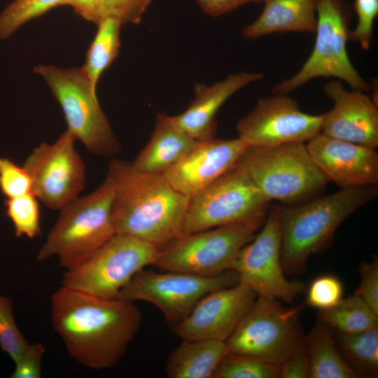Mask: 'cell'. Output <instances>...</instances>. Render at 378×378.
Instances as JSON below:
<instances>
[{
	"label": "cell",
	"instance_id": "cell-1",
	"mask_svg": "<svg viewBox=\"0 0 378 378\" xmlns=\"http://www.w3.org/2000/svg\"><path fill=\"white\" fill-rule=\"evenodd\" d=\"M51 321L69 355L99 370L115 366L124 357L139 330L141 314L132 302L61 286L51 297Z\"/></svg>",
	"mask_w": 378,
	"mask_h": 378
},
{
	"label": "cell",
	"instance_id": "cell-2",
	"mask_svg": "<svg viewBox=\"0 0 378 378\" xmlns=\"http://www.w3.org/2000/svg\"><path fill=\"white\" fill-rule=\"evenodd\" d=\"M107 175L115 187V234L135 237L159 248L182 234L189 197L177 191L163 175L138 172L121 160L110 162Z\"/></svg>",
	"mask_w": 378,
	"mask_h": 378
},
{
	"label": "cell",
	"instance_id": "cell-3",
	"mask_svg": "<svg viewBox=\"0 0 378 378\" xmlns=\"http://www.w3.org/2000/svg\"><path fill=\"white\" fill-rule=\"evenodd\" d=\"M377 195V186L346 188L295 205L278 206L284 272H302L309 256L330 240L342 223Z\"/></svg>",
	"mask_w": 378,
	"mask_h": 378
},
{
	"label": "cell",
	"instance_id": "cell-4",
	"mask_svg": "<svg viewBox=\"0 0 378 378\" xmlns=\"http://www.w3.org/2000/svg\"><path fill=\"white\" fill-rule=\"evenodd\" d=\"M114 195L113 182L106 174L92 192L62 207L36 260L42 262L55 256L69 270L87 259L115 234L112 220Z\"/></svg>",
	"mask_w": 378,
	"mask_h": 378
},
{
	"label": "cell",
	"instance_id": "cell-5",
	"mask_svg": "<svg viewBox=\"0 0 378 378\" xmlns=\"http://www.w3.org/2000/svg\"><path fill=\"white\" fill-rule=\"evenodd\" d=\"M238 163L269 202L297 204L311 198L329 182L303 142L248 146Z\"/></svg>",
	"mask_w": 378,
	"mask_h": 378
},
{
	"label": "cell",
	"instance_id": "cell-6",
	"mask_svg": "<svg viewBox=\"0 0 378 378\" xmlns=\"http://www.w3.org/2000/svg\"><path fill=\"white\" fill-rule=\"evenodd\" d=\"M316 39L313 50L300 70L272 88V94H288L319 77H334L346 83L352 90L365 92L370 85L361 76L350 60L351 10L344 0H317Z\"/></svg>",
	"mask_w": 378,
	"mask_h": 378
},
{
	"label": "cell",
	"instance_id": "cell-7",
	"mask_svg": "<svg viewBox=\"0 0 378 378\" xmlns=\"http://www.w3.org/2000/svg\"><path fill=\"white\" fill-rule=\"evenodd\" d=\"M265 218L181 234L159 248L153 265L162 271L202 276L232 270L241 249L254 237Z\"/></svg>",
	"mask_w": 378,
	"mask_h": 378
},
{
	"label": "cell",
	"instance_id": "cell-8",
	"mask_svg": "<svg viewBox=\"0 0 378 378\" xmlns=\"http://www.w3.org/2000/svg\"><path fill=\"white\" fill-rule=\"evenodd\" d=\"M34 71L41 76L59 104L69 131L90 153L109 157L120 151L110 122L81 68L62 69L40 64Z\"/></svg>",
	"mask_w": 378,
	"mask_h": 378
},
{
	"label": "cell",
	"instance_id": "cell-9",
	"mask_svg": "<svg viewBox=\"0 0 378 378\" xmlns=\"http://www.w3.org/2000/svg\"><path fill=\"white\" fill-rule=\"evenodd\" d=\"M301 307L258 296L226 340L227 353L279 365L305 344L298 320Z\"/></svg>",
	"mask_w": 378,
	"mask_h": 378
},
{
	"label": "cell",
	"instance_id": "cell-10",
	"mask_svg": "<svg viewBox=\"0 0 378 378\" xmlns=\"http://www.w3.org/2000/svg\"><path fill=\"white\" fill-rule=\"evenodd\" d=\"M269 202L238 163L189 197L182 234L266 218Z\"/></svg>",
	"mask_w": 378,
	"mask_h": 378
},
{
	"label": "cell",
	"instance_id": "cell-11",
	"mask_svg": "<svg viewBox=\"0 0 378 378\" xmlns=\"http://www.w3.org/2000/svg\"><path fill=\"white\" fill-rule=\"evenodd\" d=\"M159 248L135 237L115 234L76 267L66 270L62 286L106 298L120 291L154 262Z\"/></svg>",
	"mask_w": 378,
	"mask_h": 378
},
{
	"label": "cell",
	"instance_id": "cell-12",
	"mask_svg": "<svg viewBox=\"0 0 378 378\" xmlns=\"http://www.w3.org/2000/svg\"><path fill=\"white\" fill-rule=\"evenodd\" d=\"M239 283L232 270L215 276H202L143 269L120 291L118 298L151 303L173 326L183 320L206 294Z\"/></svg>",
	"mask_w": 378,
	"mask_h": 378
},
{
	"label": "cell",
	"instance_id": "cell-13",
	"mask_svg": "<svg viewBox=\"0 0 378 378\" xmlns=\"http://www.w3.org/2000/svg\"><path fill=\"white\" fill-rule=\"evenodd\" d=\"M261 230L240 251L232 270L239 282L258 297L292 304L305 290L303 283L289 281L281 260V233L278 206L267 215Z\"/></svg>",
	"mask_w": 378,
	"mask_h": 378
},
{
	"label": "cell",
	"instance_id": "cell-14",
	"mask_svg": "<svg viewBox=\"0 0 378 378\" xmlns=\"http://www.w3.org/2000/svg\"><path fill=\"white\" fill-rule=\"evenodd\" d=\"M75 141L66 130L54 143L35 148L23 164L32 180V193L51 209L60 210L85 188V167Z\"/></svg>",
	"mask_w": 378,
	"mask_h": 378
},
{
	"label": "cell",
	"instance_id": "cell-15",
	"mask_svg": "<svg viewBox=\"0 0 378 378\" xmlns=\"http://www.w3.org/2000/svg\"><path fill=\"white\" fill-rule=\"evenodd\" d=\"M323 114L301 111L288 94L260 99L237 123L238 137L249 146L268 147L290 142L307 143L321 132Z\"/></svg>",
	"mask_w": 378,
	"mask_h": 378
},
{
	"label": "cell",
	"instance_id": "cell-16",
	"mask_svg": "<svg viewBox=\"0 0 378 378\" xmlns=\"http://www.w3.org/2000/svg\"><path fill=\"white\" fill-rule=\"evenodd\" d=\"M257 294L247 286H234L204 295L190 314L172 326L182 340L226 341L250 309Z\"/></svg>",
	"mask_w": 378,
	"mask_h": 378
},
{
	"label": "cell",
	"instance_id": "cell-17",
	"mask_svg": "<svg viewBox=\"0 0 378 378\" xmlns=\"http://www.w3.org/2000/svg\"><path fill=\"white\" fill-rule=\"evenodd\" d=\"M323 90L334 105L323 114L321 132L376 149L378 109L372 98L362 90H346L337 79L326 83Z\"/></svg>",
	"mask_w": 378,
	"mask_h": 378
},
{
	"label": "cell",
	"instance_id": "cell-18",
	"mask_svg": "<svg viewBox=\"0 0 378 378\" xmlns=\"http://www.w3.org/2000/svg\"><path fill=\"white\" fill-rule=\"evenodd\" d=\"M306 146L314 162L328 181L341 188L377 185L376 149L321 132L307 141Z\"/></svg>",
	"mask_w": 378,
	"mask_h": 378
},
{
	"label": "cell",
	"instance_id": "cell-19",
	"mask_svg": "<svg viewBox=\"0 0 378 378\" xmlns=\"http://www.w3.org/2000/svg\"><path fill=\"white\" fill-rule=\"evenodd\" d=\"M249 146L239 137L197 141L163 176L179 192L191 197L234 167Z\"/></svg>",
	"mask_w": 378,
	"mask_h": 378
},
{
	"label": "cell",
	"instance_id": "cell-20",
	"mask_svg": "<svg viewBox=\"0 0 378 378\" xmlns=\"http://www.w3.org/2000/svg\"><path fill=\"white\" fill-rule=\"evenodd\" d=\"M264 77L261 73L240 72L212 85L197 84L195 98L183 113L172 115L174 123L195 141L214 137L215 116L223 104L237 91Z\"/></svg>",
	"mask_w": 378,
	"mask_h": 378
},
{
	"label": "cell",
	"instance_id": "cell-21",
	"mask_svg": "<svg viewBox=\"0 0 378 378\" xmlns=\"http://www.w3.org/2000/svg\"><path fill=\"white\" fill-rule=\"evenodd\" d=\"M194 140L172 120L170 115H157L150 139L132 167L136 171L163 175L195 146Z\"/></svg>",
	"mask_w": 378,
	"mask_h": 378
},
{
	"label": "cell",
	"instance_id": "cell-22",
	"mask_svg": "<svg viewBox=\"0 0 378 378\" xmlns=\"http://www.w3.org/2000/svg\"><path fill=\"white\" fill-rule=\"evenodd\" d=\"M316 1L263 0L261 13L243 29L242 36L252 40L279 32H315Z\"/></svg>",
	"mask_w": 378,
	"mask_h": 378
},
{
	"label": "cell",
	"instance_id": "cell-23",
	"mask_svg": "<svg viewBox=\"0 0 378 378\" xmlns=\"http://www.w3.org/2000/svg\"><path fill=\"white\" fill-rule=\"evenodd\" d=\"M227 354L225 341L182 340L166 363L170 378H211Z\"/></svg>",
	"mask_w": 378,
	"mask_h": 378
},
{
	"label": "cell",
	"instance_id": "cell-24",
	"mask_svg": "<svg viewBox=\"0 0 378 378\" xmlns=\"http://www.w3.org/2000/svg\"><path fill=\"white\" fill-rule=\"evenodd\" d=\"M311 378H356L336 346L330 328L319 321L305 340Z\"/></svg>",
	"mask_w": 378,
	"mask_h": 378
},
{
	"label": "cell",
	"instance_id": "cell-25",
	"mask_svg": "<svg viewBox=\"0 0 378 378\" xmlns=\"http://www.w3.org/2000/svg\"><path fill=\"white\" fill-rule=\"evenodd\" d=\"M122 23L118 19L107 16L97 23L98 28L81 67L94 90L104 71L116 58L120 46Z\"/></svg>",
	"mask_w": 378,
	"mask_h": 378
},
{
	"label": "cell",
	"instance_id": "cell-26",
	"mask_svg": "<svg viewBox=\"0 0 378 378\" xmlns=\"http://www.w3.org/2000/svg\"><path fill=\"white\" fill-rule=\"evenodd\" d=\"M339 350L358 377L378 374V326L365 331L335 334Z\"/></svg>",
	"mask_w": 378,
	"mask_h": 378
},
{
	"label": "cell",
	"instance_id": "cell-27",
	"mask_svg": "<svg viewBox=\"0 0 378 378\" xmlns=\"http://www.w3.org/2000/svg\"><path fill=\"white\" fill-rule=\"evenodd\" d=\"M320 320L337 332L354 333L378 326V315L360 298H342L334 307L318 311Z\"/></svg>",
	"mask_w": 378,
	"mask_h": 378
},
{
	"label": "cell",
	"instance_id": "cell-28",
	"mask_svg": "<svg viewBox=\"0 0 378 378\" xmlns=\"http://www.w3.org/2000/svg\"><path fill=\"white\" fill-rule=\"evenodd\" d=\"M60 6H68V0H13L0 13V38H8L25 23Z\"/></svg>",
	"mask_w": 378,
	"mask_h": 378
},
{
	"label": "cell",
	"instance_id": "cell-29",
	"mask_svg": "<svg viewBox=\"0 0 378 378\" xmlns=\"http://www.w3.org/2000/svg\"><path fill=\"white\" fill-rule=\"evenodd\" d=\"M4 206L16 237L34 239L41 234L38 199L32 192L8 198Z\"/></svg>",
	"mask_w": 378,
	"mask_h": 378
},
{
	"label": "cell",
	"instance_id": "cell-30",
	"mask_svg": "<svg viewBox=\"0 0 378 378\" xmlns=\"http://www.w3.org/2000/svg\"><path fill=\"white\" fill-rule=\"evenodd\" d=\"M279 365L255 358L227 354L212 378H277Z\"/></svg>",
	"mask_w": 378,
	"mask_h": 378
},
{
	"label": "cell",
	"instance_id": "cell-31",
	"mask_svg": "<svg viewBox=\"0 0 378 378\" xmlns=\"http://www.w3.org/2000/svg\"><path fill=\"white\" fill-rule=\"evenodd\" d=\"M29 343L18 329L10 298L0 296V348L16 362Z\"/></svg>",
	"mask_w": 378,
	"mask_h": 378
},
{
	"label": "cell",
	"instance_id": "cell-32",
	"mask_svg": "<svg viewBox=\"0 0 378 378\" xmlns=\"http://www.w3.org/2000/svg\"><path fill=\"white\" fill-rule=\"evenodd\" d=\"M343 284L337 276L320 275L309 285L305 304L318 311L328 309L343 298Z\"/></svg>",
	"mask_w": 378,
	"mask_h": 378
},
{
	"label": "cell",
	"instance_id": "cell-33",
	"mask_svg": "<svg viewBox=\"0 0 378 378\" xmlns=\"http://www.w3.org/2000/svg\"><path fill=\"white\" fill-rule=\"evenodd\" d=\"M0 191L6 199L32 192V180L23 165L0 158Z\"/></svg>",
	"mask_w": 378,
	"mask_h": 378
},
{
	"label": "cell",
	"instance_id": "cell-34",
	"mask_svg": "<svg viewBox=\"0 0 378 378\" xmlns=\"http://www.w3.org/2000/svg\"><path fill=\"white\" fill-rule=\"evenodd\" d=\"M354 8L357 24L349 32V41L360 44L364 50L370 48L373 38V25L378 15V0H354Z\"/></svg>",
	"mask_w": 378,
	"mask_h": 378
},
{
	"label": "cell",
	"instance_id": "cell-35",
	"mask_svg": "<svg viewBox=\"0 0 378 378\" xmlns=\"http://www.w3.org/2000/svg\"><path fill=\"white\" fill-rule=\"evenodd\" d=\"M360 281L353 295L362 299L378 315V259L362 262L358 269Z\"/></svg>",
	"mask_w": 378,
	"mask_h": 378
},
{
	"label": "cell",
	"instance_id": "cell-36",
	"mask_svg": "<svg viewBox=\"0 0 378 378\" xmlns=\"http://www.w3.org/2000/svg\"><path fill=\"white\" fill-rule=\"evenodd\" d=\"M105 17L118 19L123 24H138L151 0H103Z\"/></svg>",
	"mask_w": 378,
	"mask_h": 378
},
{
	"label": "cell",
	"instance_id": "cell-37",
	"mask_svg": "<svg viewBox=\"0 0 378 378\" xmlns=\"http://www.w3.org/2000/svg\"><path fill=\"white\" fill-rule=\"evenodd\" d=\"M46 349L42 343L29 344L20 358L15 362L12 378H40L42 359Z\"/></svg>",
	"mask_w": 378,
	"mask_h": 378
},
{
	"label": "cell",
	"instance_id": "cell-38",
	"mask_svg": "<svg viewBox=\"0 0 378 378\" xmlns=\"http://www.w3.org/2000/svg\"><path fill=\"white\" fill-rule=\"evenodd\" d=\"M309 375V363L305 344L279 365L281 378H306Z\"/></svg>",
	"mask_w": 378,
	"mask_h": 378
},
{
	"label": "cell",
	"instance_id": "cell-39",
	"mask_svg": "<svg viewBox=\"0 0 378 378\" xmlns=\"http://www.w3.org/2000/svg\"><path fill=\"white\" fill-rule=\"evenodd\" d=\"M68 6L83 19L96 24L105 18L103 0H68Z\"/></svg>",
	"mask_w": 378,
	"mask_h": 378
},
{
	"label": "cell",
	"instance_id": "cell-40",
	"mask_svg": "<svg viewBox=\"0 0 378 378\" xmlns=\"http://www.w3.org/2000/svg\"><path fill=\"white\" fill-rule=\"evenodd\" d=\"M206 14L217 17L229 13L248 3H260L263 0H197Z\"/></svg>",
	"mask_w": 378,
	"mask_h": 378
}]
</instances>
